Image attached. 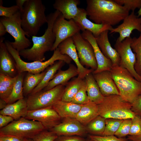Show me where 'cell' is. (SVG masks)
Segmentation results:
<instances>
[{
	"instance_id": "obj_7",
	"label": "cell",
	"mask_w": 141,
	"mask_h": 141,
	"mask_svg": "<svg viewBox=\"0 0 141 141\" xmlns=\"http://www.w3.org/2000/svg\"><path fill=\"white\" fill-rule=\"evenodd\" d=\"M45 129L40 122L22 118L10 123L0 129V136H11L32 139L36 134Z\"/></svg>"
},
{
	"instance_id": "obj_31",
	"label": "cell",
	"mask_w": 141,
	"mask_h": 141,
	"mask_svg": "<svg viewBox=\"0 0 141 141\" xmlns=\"http://www.w3.org/2000/svg\"><path fill=\"white\" fill-rule=\"evenodd\" d=\"M25 72L18 74L12 92L9 97L5 101L8 104L14 103L24 98L23 84Z\"/></svg>"
},
{
	"instance_id": "obj_25",
	"label": "cell",
	"mask_w": 141,
	"mask_h": 141,
	"mask_svg": "<svg viewBox=\"0 0 141 141\" xmlns=\"http://www.w3.org/2000/svg\"><path fill=\"white\" fill-rule=\"evenodd\" d=\"M82 105L71 102L61 100L53 105L52 107L62 119L67 118H75Z\"/></svg>"
},
{
	"instance_id": "obj_53",
	"label": "cell",
	"mask_w": 141,
	"mask_h": 141,
	"mask_svg": "<svg viewBox=\"0 0 141 141\" xmlns=\"http://www.w3.org/2000/svg\"><path fill=\"white\" fill-rule=\"evenodd\" d=\"M85 141H93L91 139H89V140H85Z\"/></svg>"
},
{
	"instance_id": "obj_18",
	"label": "cell",
	"mask_w": 141,
	"mask_h": 141,
	"mask_svg": "<svg viewBox=\"0 0 141 141\" xmlns=\"http://www.w3.org/2000/svg\"><path fill=\"white\" fill-rule=\"evenodd\" d=\"M0 37V74L14 77L18 74L15 62L3 42L4 38Z\"/></svg>"
},
{
	"instance_id": "obj_17",
	"label": "cell",
	"mask_w": 141,
	"mask_h": 141,
	"mask_svg": "<svg viewBox=\"0 0 141 141\" xmlns=\"http://www.w3.org/2000/svg\"><path fill=\"white\" fill-rule=\"evenodd\" d=\"M81 34L82 37L91 44L94 50L97 68L92 73L95 74L105 70L110 71L113 67L112 62L103 54L92 33L88 30H85L82 31Z\"/></svg>"
},
{
	"instance_id": "obj_32",
	"label": "cell",
	"mask_w": 141,
	"mask_h": 141,
	"mask_svg": "<svg viewBox=\"0 0 141 141\" xmlns=\"http://www.w3.org/2000/svg\"><path fill=\"white\" fill-rule=\"evenodd\" d=\"M17 75L14 78L0 74V98L6 100L10 96Z\"/></svg>"
},
{
	"instance_id": "obj_43",
	"label": "cell",
	"mask_w": 141,
	"mask_h": 141,
	"mask_svg": "<svg viewBox=\"0 0 141 141\" xmlns=\"http://www.w3.org/2000/svg\"><path fill=\"white\" fill-rule=\"evenodd\" d=\"M132 110L141 117V95L139 96L131 103Z\"/></svg>"
},
{
	"instance_id": "obj_38",
	"label": "cell",
	"mask_w": 141,
	"mask_h": 141,
	"mask_svg": "<svg viewBox=\"0 0 141 141\" xmlns=\"http://www.w3.org/2000/svg\"><path fill=\"white\" fill-rule=\"evenodd\" d=\"M58 136L48 130L44 129L35 135L33 141H54Z\"/></svg>"
},
{
	"instance_id": "obj_30",
	"label": "cell",
	"mask_w": 141,
	"mask_h": 141,
	"mask_svg": "<svg viewBox=\"0 0 141 141\" xmlns=\"http://www.w3.org/2000/svg\"><path fill=\"white\" fill-rule=\"evenodd\" d=\"M85 83V78L82 79L78 77L68 82L65 86L61 101L71 102L75 95Z\"/></svg>"
},
{
	"instance_id": "obj_47",
	"label": "cell",
	"mask_w": 141,
	"mask_h": 141,
	"mask_svg": "<svg viewBox=\"0 0 141 141\" xmlns=\"http://www.w3.org/2000/svg\"><path fill=\"white\" fill-rule=\"evenodd\" d=\"M27 0H16V5L18 7L20 13L23 11L24 4Z\"/></svg>"
},
{
	"instance_id": "obj_22",
	"label": "cell",
	"mask_w": 141,
	"mask_h": 141,
	"mask_svg": "<svg viewBox=\"0 0 141 141\" xmlns=\"http://www.w3.org/2000/svg\"><path fill=\"white\" fill-rule=\"evenodd\" d=\"M79 0H56L53 4L54 8L60 11L65 19H73L80 13V8L78 7Z\"/></svg>"
},
{
	"instance_id": "obj_52",
	"label": "cell",
	"mask_w": 141,
	"mask_h": 141,
	"mask_svg": "<svg viewBox=\"0 0 141 141\" xmlns=\"http://www.w3.org/2000/svg\"><path fill=\"white\" fill-rule=\"evenodd\" d=\"M25 141H33L32 139L28 138L26 139Z\"/></svg>"
},
{
	"instance_id": "obj_36",
	"label": "cell",
	"mask_w": 141,
	"mask_h": 141,
	"mask_svg": "<svg viewBox=\"0 0 141 141\" xmlns=\"http://www.w3.org/2000/svg\"><path fill=\"white\" fill-rule=\"evenodd\" d=\"M90 101L87 93L86 83L75 95L71 102L78 105H83Z\"/></svg>"
},
{
	"instance_id": "obj_11",
	"label": "cell",
	"mask_w": 141,
	"mask_h": 141,
	"mask_svg": "<svg viewBox=\"0 0 141 141\" xmlns=\"http://www.w3.org/2000/svg\"><path fill=\"white\" fill-rule=\"evenodd\" d=\"M132 38H127L122 42L116 40L114 47L120 58L119 66L126 69L136 79L141 82V76L137 73L134 68L136 60L131 48Z\"/></svg>"
},
{
	"instance_id": "obj_28",
	"label": "cell",
	"mask_w": 141,
	"mask_h": 141,
	"mask_svg": "<svg viewBox=\"0 0 141 141\" xmlns=\"http://www.w3.org/2000/svg\"><path fill=\"white\" fill-rule=\"evenodd\" d=\"M65 63L63 61L58 60L48 67L46 69V73L41 82L30 95L34 94L42 90L53 79L57 72L60 69Z\"/></svg>"
},
{
	"instance_id": "obj_50",
	"label": "cell",
	"mask_w": 141,
	"mask_h": 141,
	"mask_svg": "<svg viewBox=\"0 0 141 141\" xmlns=\"http://www.w3.org/2000/svg\"><path fill=\"white\" fill-rule=\"evenodd\" d=\"M8 105V104L5 100L0 99V109L1 110L5 108Z\"/></svg>"
},
{
	"instance_id": "obj_26",
	"label": "cell",
	"mask_w": 141,
	"mask_h": 141,
	"mask_svg": "<svg viewBox=\"0 0 141 141\" xmlns=\"http://www.w3.org/2000/svg\"><path fill=\"white\" fill-rule=\"evenodd\" d=\"M85 79L87 93L89 100L97 105L101 103L103 101L104 97L101 93L92 73L87 75Z\"/></svg>"
},
{
	"instance_id": "obj_45",
	"label": "cell",
	"mask_w": 141,
	"mask_h": 141,
	"mask_svg": "<svg viewBox=\"0 0 141 141\" xmlns=\"http://www.w3.org/2000/svg\"><path fill=\"white\" fill-rule=\"evenodd\" d=\"M14 120L12 117L0 114V128L7 126Z\"/></svg>"
},
{
	"instance_id": "obj_27",
	"label": "cell",
	"mask_w": 141,
	"mask_h": 141,
	"mask_svg": "<svg viewBox=\"0 0 141 141\" xmlns=\"http://www.w3.org/2000/svg\"><path fill=\"white\" fill-rule=\"evenodd\" d=\"M98 115V105L90 101L82 105L75 119L85 126Z\"/></svg>"
},
{
	"instance_id": "obj_40",
	"label": "cell",
	"mask_w": 141,
	"mask_h": 141,
	"mask_svg": "<svg viewBox=\"0 0 141 141\" xmlns=\"http://www.w3.org/2000/svg\"><path fill=\"white\" fill-rule=\"evenodd\" d=\"M141 134V117L136 115L132 119L131 128L129 135L138 136Z\"/></svg>"
},
{
	"instance_id": "obj_20",
	"label": "cell",
	"mask_w": 141,
	"mask_h": 141,
	"mask_svg": "<svg viewBox=\"0 0 141 141\" xmlns=\"http://www.w3.org/2000/svg\"><path fill=\"white\" fill-rule=\"evenodd\" d=\"M92 74L104 96L119 95L118 88L111 77L109 71H104Z\"/></svg>"
},
{
	"instance_id": "obj_6",
	"label": "cell",
	"mask_w": 141,
	"mask_h": 141,
	"mask_svg": "<svg viewBox=\"0 0 141 141\" xmlns=\"http://www.w3.org/2000/svg\"><path fill=\"white\" fill-rule=\"evenodd\" d=\"M98 106L99 115L105 119H132L136 115L131 109V103L119 95L104 97L103 101Z\"/></svg>"
},
{
	"instance_id": "obj_24",
	"label": "cell",
	"mask_w": 141,
	"mask_h": 141,
	"mask_svg": "<svg viewBox=\"0 0 141 141\" xmlns=\"http://www.w3.org/2000/svg\"><path fill=\"white\" fill-rule=\"evenodd\" d=\"M28 111L27 99L24 98L8 104L1 110L0 114L10 116L14 120H17L22 118H25Z\"/></svg>"
},
{
	"instance_id": "obj_1",
	"label": "cell",
	"mask_w": 141,
	"mask_h": 141,
	"mask_svg": "<svg viewBox=\"0 0 141 141\" xmlns=\"http://www.w3.org/2000/svg\"><path fill=\"white\" fill-rule=\"evenodd\" d=\"M86 2L87 15L97 24L112 26L123 20L129 14L128 10L114 0H87Z\"/></svg>"
},
{
	"instance_id": "obj_34",
	"label": "cell",
	"mask_w": 141,
	"mask_h": 141,
	"mask_svg": "<svg viewBox=\"0 0 141 141\" xmlns=\"http://www.w3.org/2000/svg\"><path fill=\"white\" fill-rule=\"evenodd\" d=\"M131 46L136 58L135 69L137 73L141 76V32L138 38L134 37L132 38Z\"/></svg>"
},
{
	"instance_id": "obj_9",
	"label": "cell",
	"mask_w": 141,
	"mask_h": 141,
	"mask_svg": "<svg viewBox=\"0 0 141 141\" xmlns=\"http://www.w3.org/2000/svg\"><path fill=\"white\" fill-rule=\"evenodd\" d=\"M65 87V86L60 85L50 90L29 95L27 98L28 111L52 106L61 100Z\"/></svg>"
},
{
	"instance_id": "obj_10",
	"label": "cell",
	"mask_w": 141,
	"mask_h": 141,
	"mask_svg": "<svg viewBox=\"0 0 141 141\" xmlns=\"http://www.w3.org/2000/svg\"><path fill=\"white\" fill-rule=\"evenodd\" d=\"M80 30L79 27L73 19L68 21L65 20L61 13L53 25L52 31L55 40L51 51L55 50L62 42L80 32Z\"/></svg>"
},
{
	"instance_id": "obj_19",
	"label": "cell",
	"mask_w": 141,
	"mask_h": 141,
	"mask_svg": "<svg viewBox=\"0 0 141 141\" xmlns=\"http://www.w3.org/2000/svg\"><path fill=\"white\" fill-rule=\"evenodd\" d=\"M85 9L81 8L80 11L73 20L82 31L87 30L90 32L95 38L97 37L104 31H109L112 26L107 25L98 24L93 23L88 19Z\"/></svg>"
},
{
	"instance_id": "obj_33",
	"label": "cell",
	"mask_w": 141,
	"mask_h": 141,
	"mask_svg": "<svg viewBox=\"0 0 141 141\" xmlns=\"http://www.w3.org/2000/svg\"><path fill=\"white\" fill-rule=\"evenodd\" d=\"M105 118L98 115L85 126L87 132L92 135L102 136L105 127Z\"/></svg>"
},
{
	"instance_id": "obj_39",
	"label": "cell",
	"mask_w": 141,
	"mask_h": 141,
	"mask_svg": "<svg viewBox=\"0 0 141 141\" xmlns=\"http://www.w3.org/2000/svg\"><path fill=\"white\" fill-rule=\"evenodd\" d=\"M118 4L124 6L129 11L134 12L141 6V0H114Z\"/></svg>"
},
{
	"instance_id": "obj_13",
	"label": "cell",
	"mask_w": 141,
	"mask_h": 141,
	"mask_svg": "<svg viewBox=\"0 0 141 141\" xmlns=\"http://www.w3.org/2000/svg\"><path fill=\"white\" fill-rule=\"evenodd\" d=\"M25 118L40 122L45 129L47 130H49L56 126L62 120V119L52 106L28 111Z\"/></svg>"
},
{
	"instance_id": "obj_8",
	"label": "cell",
	"mask_w": 141,
	"mask_h": 141,
	"mask_svg": "<svg viewBox=\"0 0 141 141\" xmlns=\"http://www.w3.org/2000/svg\"><path fill=\"white\" fill-rule=\"evenodd\" d=\"M21 14L19 11L10 18H1L0 22L5 26L7 32L14 38V42H10L12 47L19 52L27 49L31 44L30 40L26 37L30 36L26 33L21 26Z\"/></svg>"
},
{
	"instance_id": "obj_49",
	"label": "cell",
	"mask_w": 141,
	"mask_h": 141,
	"mask_svg": "<svg viewBox=\"0 0 141 141\" xmlns=\"http://www.w3.org/2000/svg\"><path fill=\"white\" fill-rule=\"evenodd\" d=\"M127 139L133 141H141V134L138 136L129 135L128 136Z\"/></svg>"
},
{
	"instance_id": "obj_3",
	"label": "cell",
	"mask_w": 141,
	"mask_h": 141,
	"mask_svg": "<svg viewBox=\"0 0 141 141\" xmlns=\"http://www.w3.org/2000/svg\"><path fill=\"white\" fill-rule=\"evenodd\" d=\"M45 7L41 0H27L21 13V26L32 36H36L41 27L47 23Z\"/></svg>"
},
{
	"instance_id": "obj_21",
	"label": "cell",
	"mask_w": 141,
	"mask_h": 141,
	"mask_svg": "<svg viewBox=\"0 0 141 141\" xmlns=\"http://www.w3.org/2000/svg\"><path fill=\"white\" fill-rule=\"evenodd\" d=\"M109 31H105L95 38L97 43L104 55L111 60L113 66H119L120 58L116 50L111 46L108 38Z\"/></svg>"
},
{
	"instance_id": "obj_41",
	"label": "cell",
	"mask_w": 141,
	"mask_h": 141,
	"mask_svg": "<svg viewBox=\"0 0 141 141\" xmlns=\"http://www.w3.org/2000/svg\"><path fill=\"white\" fill-rule=\"evenodd\" d=\"M3 1H0V16L3 17L10 18L19 11L18 7L14 5L9 7L3 6Z\"/></svg>"
},
{
	"instance_id": "obj_23",
	"label": "cell",
	"mask_w": 141,
	"mask_h": 141,
	"mask_svg": "<svg viewBox=\"0 0 141 141\" xmlns=\"http://www.w3.org/2000/svg\"><path fill=\"white\" fill-rule=\"evenodd\" d=\"M78 74L77 68L74 64H70L67 70H59L53 79L42 90L46 91L60 85L66 86L71 78Z\"/></svg>"
},
{
	"instance_id": "obj_14",
	"label": "cell",
	"mask_w": 141,
	"mask_h": 141,
	"mask_svg": "<svg viewBox=\"0 0 141 141\" xmlns=\"http://www.w3.org/2000/svg\"><path fill=\"white\" fill-rule=\"evenodd\" d=\"M59 136H85L87 133L85 126L75 118L63 119L61 122L48 130Z\"/></svg>"
},
{
	"instance_id": "obj_12",
	"label": "cell",
	"mask_w": 141,
	"mask_h": 141,
	"mask_svg": "<svg viewBox=\"0 0 141 141\" xmlns=\"http://www.w3.org/2000/svg\"><path fill=\"white\" fill-rule=\"evenodd\" d=\"M74 44L78 52L81 64L94 70L97 69V64L93 49L91 44L84 39L79 32L73 36Z\"/></svg>"
},
{
	"instance_id": "obj_44",
	"label": "cell",
	"mask_w": 141,
	"mask_h": 141,
	"mask_svg": "<svg viewBox=\"0 0 141 141\" xmlns=\"http://www.w3.org/2000/svg\"><path fill=\"white\" fill-rule=\"evenodd\" d=\"M80 137L76 136H59L54 141H85Z\"/></svg>"
},
{
	"instance_id": "obj_37",
	"label": "cell",
	"mask_w": 141,
	"mask_h": 141,
	"mask_svg": "<svg viewBox=\"0 0 141 141\" xmlns=\"http://www.w3.org/2000/svg\"><path fill=\"white\" fill-rule=\"evenodd\" d=\"M131 122V119L124 120L114 135L119 138H122L129 135Z\"/></svg>"
},
{
	"instance_id": "obj_29",
	"label": "cell",
	"mask_w": 141,
	"mask_h": 141,
	"mask_svg": "<svg viewBox=\"0 0 141 141\" xmlns=\"http://www.w3.org/2000/svg\"><path fill=\"white\" fill-rule=\"evenodd\" d=\"M46 71V69L39 73L33 74L27 72L24 79L23 87L24 96H28L40 83Z\"/></svg>"
},
{
	"instance_id": "obj_48",
	"label": "cell",
	"mask_w": 141,
	"mask_h": 141,
	"mask_svg": "<svg viewBox=\"0 0 141 141\" xmlns=\"http://www.w3.org/2000/svg\"><path fill=\"white\" fill-rule=\"evenodd\" d=\"M7 32L6 28L4 25L0 22V36L2 37Z\"/></svg>"
},
{
	"instance_id": "obj_16",
	"label": "cell",
	"mask_w": 141,
	"mask_h": 141,
	"mask_svg": "<svg viewBox=\"0 0 141 141\" xmlns=\"http://www.w3.org/2000/svg\"><path fill=\"white\" fill-rule=\"evenodd\" d=\"M57 48L62 54L67 55L75 62L78 72V77L84 79L87 75L94 71L91 69L85 67L80 63L72 37L68 38L62 42Z\"/></svg>"
},
{
	"instance_id": "obj_4",
	"label": "cell",
	"mask_w": 141,
	"mask_h": 141,
	"mask_svg": "<svg viewBox=\"0 0 141 141\" xmlns=\"http://www.w3.org/2000/svg\"><path fill=\"white\" fill-rule=\"evenodd\" d=\"M119 91V95L132 103L141 95V82L136 79L126 69L119 66H113L110 71Z\"/></svg>"
},
{
	"instance_id": "obj_35",
	"label": "cell",
	"mask_w": 141,
	"mask_h": 141,
	"mask_svg": "<svg viewBox=\"0 0 141 141\" xmlns=\"http://www.w3.org/2000/svg\"><path fill=\"white\" fill-rule=\"evenodd\" d=\"M123 120L112 118L105 119V127L102 136L114 135Z\"/></svg>"
},
{
	"instance_id": "obj_5",
	"label": "cell",
	"mask_w": 141,
	"mask_h": 141,
	"mask_svg": "<svg viewBox=\"0 0 141 141\" xmlns=\"http://www.w3.org/2000/svg\"><path fill=\"white\" fill-rule=\"evenodd\" d=\"M4 43L8 51L15 61L18 74L26 72L33 74H38L44 71L57 61L62 60L66 63L69 64L72 60L67 55L62 54L57 48L54 51L51 57L47 61L26 62L21 58L19 52L12 47L10 41L5 40Z\"/></svg>"
},
{
	"instance_id": "obj_42",
	"label": "cell",
	"mask_w": 141,
	"mask_h": 141,
	"mask_svg": "<svg viewBox=\"0 0 141 141\" xmlns=\"http://www.w3.org/2000/svg\"><path fill=\"white\" fill-rule=\"evenodd\" d=\"M89 137L90 139L93 141H128L127 139L119 138L114 135L101 136L91 135Z\"/></svg>"
},
{
	"instance_id": "obj_46",
	"label": "cell",
	"mask_w": 141,
	"mask_h": 141,
	"mask_svg": "<svg viewBox=\"0 0 141 141\" xmlns=\"http://www.w3.org/2000/svg\"><path fill=\"white\" fill-rule=\"evenodd\" d=\"M26 139L11 136H0V141H25Z\"/></svg>"
},
{
	"instance_id": "obj_54",
	"label": "cell",
	"mask_w": 141,
	"mask_h": 141,
	"mask_svg": "<svg viewBox=\"0 0 141 141\" xmlns=\"http://www.w3.org/2000/svg\"><path fill=\"white\" fill-rule=\"evenodd\" d=\"M130 141H132V140H130Z\"/></svg>"
},
{
	"instance_id": "obj_15",
	"label": "cell",
	"mask_w": 141,
	"mask_h": 141,
	"mask_svg": "<svg viewBox=\"0 0 141 141\" xmlns=\"http://www.w3.org/2000/svg\"><path fill=\"white\" fill-rule=\"evenodd\" d=\"M136 30L141 32V17L136 15L132 12L123 20V22L115 28H112L110 33H118L119 36L117 40L122 42L127 38L130 37L132 31Z\"/></svg>"
},
{
	"instance_id": "obj_51",
	"label": "cell",
	"mask_w": 141,
	"mask_h": 141,
	"mask_svg": "<svg viewBox=\"0 0 141 141\" xmlns=\"http://www.w3.org/2000/svg\"><path fill=\"white\" fill-rule=\"evenodd\" d=\"M137 16L138 17H141V6L138 12Z\"/></svg>"
},
{
	"instance_id": "obj_2",
	"label": "cell",
	"mask_w": 141,
	"mask_h": 141,
	"mask_svg": "<svg viewBox=\"0 0 141 141\" xmlns=\"http://www.w3.org/2000/svg\"><path fill=\"white\" fill-rule=\"evenodd\" d=\"M61 13L56 10L46 16L48 27L44 34L40 37L32 36V46L20 52V56L33 61L43 62L45 60V53L51 51L55 41L52 27L55 19Z\"/></svg>"
}]
</instances>
